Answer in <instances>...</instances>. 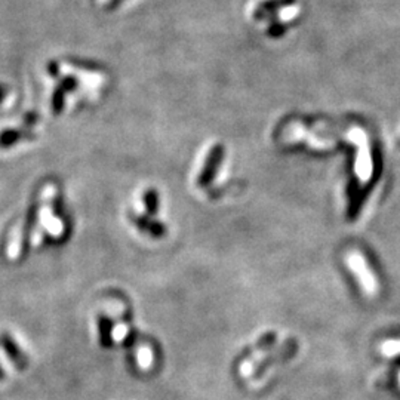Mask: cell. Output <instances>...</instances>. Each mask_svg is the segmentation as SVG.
<instances>
[{
    "label": "cell",
    "mask_w": 400,
    "mask_h": 400,
    "mask_svg": "<svg viewBox=\"0 0 400 400\" xmlns=\"http://www.w3.org/2000/svg\"><path fill=\"white\" fill-rule=\"evenodd\" d=\"M98 335L100 344L104 348H110L113 345V320L107 316H100L98 319Z\"/></svg>",
    "instance_id": "3957f363"
},
{
    "label": "cell",
    "mask_w": 400,
    "mask_h": 400,
    "mask_svg": "<svg viewBox=\"0 0 400 400\" xmlns=\"http://www.w3.org/2000/svg\"><path fill=\"white\" fill-rule=\"evenodd\" d=\"M5 378V371H4V367L0 366V381H2Z\"/></svg>",
    "instance_id": "277c9868"
},
{
    "label": "cell",
    "mask_w": 400,
    "mask_h": 400,
    "mask_svg": "<svg viewBox=\"0 0 400 400\" xmlns=\"http://www.w3.org/2000/svg\"><path fill=\"white\" fill-rule=\"evenodd\" d=\"M0 345L5 350L6 356L12 360V363L17 366V370L23 371L28 365V359L24 355V351L20 348V345L15 343V340L8 333L0 335Z\"/></svg>",
    "instance_id": "7a4b0ae2"
},
{
    "label": "cell",
    "mask_w": 400,
    "mask_h": 400,
    "mask_svg": "<svg viewBox=\"0 0 400 400\" xmlns=\"http://www.w3.org/2000/svg\"><path fill=\"white\" fill-rule=\"evenodd\" d=\"M39 221L55 237L64 233V221L58 215V188L55 184H46L42 191Z\"/></svg>",
    "instance_id": "6da1fadb"
}]
</instances>
